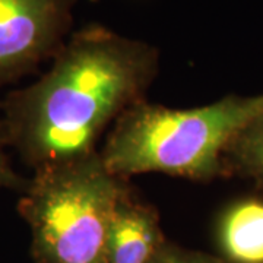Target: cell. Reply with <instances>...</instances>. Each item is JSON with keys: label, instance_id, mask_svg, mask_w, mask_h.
<instances>
[{"label": "cell", "instance_id": "4", "mask_svg": "<svg viewBox=\"0 0 263 263\" xmlns=\"http://www.w3.org/2000/svg\"><path fill=\"white\" fill-rule=\"evenodd\" d=\"M76 0H0V88L32 75L67 41Z\"/></svg>", "mask_w": 263, "mask_h": 263}, {"label": "cell", "instance_id": "6", "mask_svg": "<svg viewBox=\"0 0 263 263\" xmlns=\"http://www.w3.org/2000/svg\"><path fill=\"white\" fill-rule=\"evenodd\" d=\"M216 238L228 263H263V200L247 197L231 203L218 221Z\"/></svg>", "mask_w": 263, "mask_h": 263}, {"label": "cell", "instance_id": "9", "mask_svg": "<svg viewBox=\"0 0 263 263\" xmlns=\"http://www.w3.org/2000/svg\"><path fill=\"white\" fill-rule=\"evenodd\" d=\"M8 145L5 142L3 130H2V123H0V189H8L18 193L27 192L29 186V179H25L19 176L12 167L9 154L6 152Z\"/></svg>", "mask_w": 263, "mask_h": 263}, {"label": "cell", "instance_id": "3", "mask_svg": "<svg viewBox=\"0 0 263 263\" xmlns=\"http://www.w3.org/2000/svg\"><path fill=\"white\" fill-rule=\"evenodd\" d=\"M127 190L100 151L34 171L16 206L31 230L34 263H107L108 226Z\"/></svg>", "mask_w": 263, "mask_h": 263}, {"label": "cell", "instance_id": "8", "mask_svg": "<svg viewBox=\"0 0 263 263\" xmlns=\"http://www.w3.org/2000/svg\"><path fill=\"white\" fill-rule=\"evenodd\" d=\"M149 263H228L222 257L212 254L187 250L180 246L165 241L151 259Z\"/></svg>", "mask_w": 263, "mask_h": 263}, {"label": "cell", "instance_id": "7", "mask_svg": "<svg viewBox=\"0 0 263 263\" xmlns=\"http://www.w3.org/2000/svg\"><path fill=\"white\" fill-rule=\"evenodd\" d=\"M222 165L224 176H241L263 189V108L228 143Z\"/></svg>", "mask_w": 263, "mask_h": 263}, {"label": "cell", "instance_id": "5", "mask_svg": "<svg viewBox=\"0 0 263 263\" xmlns=\"http://www.w3.org/2000/svg\"><path fill=\"white\" fill-rule=\"evenodd\" d=\"M167 240L155 208L127 190L114 208L107 234V263H149Z\"/></svg>", "mask_w": 263, "mask_h": 263}, {"label": "cell", "instance_id": "1", "mask_svg": "<svg viewBox=\"0 0 263 263\" xmlns=\"http://www.w3.org/2000/svg\"><path fill=\"white\" fill-rule=\"evenodd\" d=\"M158 66L143 41L100 25L78 31L38 81L0 101L8 148L32 171L98 152L104 132L145 100Z\"/></svg>", "mask_w": 263, "mask_h": 263}, {"label": "cell", "instance_id": "2", "mask_svg": "<svg viewBox=\"0 0 263 263\" xmlns=\"http://www.w3.org/2000/svg\"><path fill=\"white\" fill-rule=\"evenodd\" d=\"M262 108L263 94L227 95L187 110L143 100L117 119L100 155L107 170L122 179L162 173L212 181L224 176L222 155L228 143Z\"/></svg>", "mask_w": 263, "mask_h": 263}]
</instances>
